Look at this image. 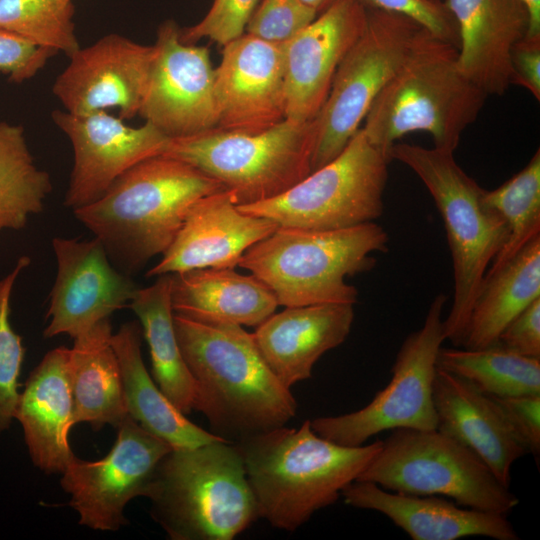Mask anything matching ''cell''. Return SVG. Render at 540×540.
<instances>
[{
	"label": "cell",
	"mask_w": 540,
	"mask_h": 540,
	"mask_svg": "<svg viewBox=\"0 0 540 540\" xmlns=\"http://www.w3.org/2000/svg\"><path fill=\"white\" fill-rule=\"evenodd\" d=\"M174 326L194 381L193 410L205 416L211 433L239 443L286 426L295 417L291 389L272 372L243 326L177 314Z\"/></svg>",
	"instance_id": "1"
},
{
	"label": "cell",
	"mask_w": 540,
	"mask_h": 540,
	"mask_svg": "<svg viewBox=\"0 0 540 540\" xmlns=\"http://www.w3.org/2000/svg\"><path fill=\"white\" fill-rule=\"evenodd\" d=\"M221 190L198 168L161 154L131 167L99 199L73 213L130 275L170 247L196 201Z\"/></svg>",
	"instance_id": "2"
},
{
	"label": "cell",
	"mask_w": 540,
	"mask_h": 540,
	"mask_svg": "<svg viewBox=\"0 0 540 540\" xmlns=\"http://www.w3.org/2000/svg\"><path fill=\"white\" fill-rule=\"evenodd\" d=\"M259 516L294 531L318 510L335 503L381 448L382 440L343 446L319 436L306 420L236 443Z\"/></svg>",
	"instance_id": "3"
},
{
	"label": "cell",
	"mask_w": 540,
	"mask_h": 540,
	"mask_svg": "<svg viewBox=\"0 0 540 540\" xmlns=\"http://www.w3.org/2000/svg\"><path fill=\"white\" fill-rule=\"evenodd\" d=\"M487 97L459 69L458 47L421 28L361 129L387 157L396 141L412 132H426L434 147L454 152Z\"/></svg>",
	"instance_id": "4"
},
{
	"label": "cell",
	"mask_w": 540,
	"mask_h": 540,
	"mask_svg": "<svg viewBox=\"0 0 540 540\" xmlns=\"http://www.w3.org/2000/svg\"><path fill=\"white\" fill-rule=\"evenodd\" d=\"M146 497L172 540H232L260 518L242 453L224 440L172 448Z\"/></svg>",
	"instance_id": "5"
},
{
	"label": "cell",
	"mask_w": 540,
	"mask_h": 540,
	"mask_svg": "<svg viewBox=\"0 0 540 540\" xmlns=\"http://www.w3.org/2000/svg\"><path fill=\"white\" fill-rule=\"evenodd\" d=\"M389 236L376 222L329 231L278 227L248 248L238 266L275 295L278 305L356 304L349 276L370 271Z\"/></svg>",
	"instance_id": "6"
},
{
	"label": "cell",
	"mask_w": 540,
	"mask_h": 540,
	"mask_svg": "<svg viewBox=\"0 0 540 540\" xmlns=\"http://www.w3.org/2000/svg\"><path fill=\"white\" fill-rule=\"evenodd\" d=\"M388 158L403 163L419 177L443 219L454 280L444 336L462 346L478 290L508 237L506 224L485 202V189L458 165L454 152L395 143Z\"/></svg>",
	"instance_id": "7"
},
{
	"label": "cell",
	"mask_w": 540,
	"mask_h": 540,
	"mask_svg": "<svg viewBox=\"0 0 540 540\" xmlns=\"http://www.w3.org/2000/svg\"><path fill=\"white\" fill-rule=\"evenodd\" d=\"M314 119L285 118L259 132L213 128L170 138L162 155L182 160L220 182L236 205L274 198L312 172Z\"/></svg>",
	"instance_id": "8"
},
{
	"label": "cell",
	"mask_w": 540,
	"mask_h": 540,
	"mask_svg": "<svg viewBox=\"0 0 540 540\" xmlns=\"http://www.w3.org/2000/svg\"><path fill=\"white\" fill-rule=\"evenodd\" d=\"M356 481L403 494L449 497L463 507L501 514L519 503L474 452L437 429L392 430Z\"/></svg>",
	"instance_id": "9"
},
{
	"label": "cell",
	"mask_w": 540,
	"mask_h": 540,
	"mask_svg": "<svg viewBox=\"0 0 540 540\" xmlns=\"http://www.w3.org/2000/svg\"><path fill=\"white\" fill-rule=\"evenodd\" d=\"M390 160L360 128L344 150L284 193L237 205L280 227L329 231L375 222L384 210Z\"/></svg>",
	"instance_id": "10"
},
{
	"label": "cell",
	"mask_w": 540,
	"mask_h": 540,
	"mask_svg": "<svg viewBox=\"0 0 540 540\" xmlns=\"http://www.w3.org/2000/svg\"><path fill=\"white\" fill-rule=\"evenodd\" d=\"M366 6L364 30L340 62L328 96L314 118L312 171L344 150L424 28L403 14Z\"/></svg>",
	"instance_id": "11"
},
{
	"label": "cell",
	"mask_w": 540,
	"mask_h": 540,
	"mask_svg": "<svg viewBox=\"0 0 540 540\" xmlns=\"http://www.w3.org/2000/svg\"><path fill=\"white\" fill-rule=\"evenodd\" d=\"M446 300L443 293L434 297L422 326L403 341L389 383L369 404L351 413L310 420L319 436L343 446H360L387 430L437 428L433 382L445 341Z\"/></svg>",
	"instance_id": "12"
},
{
	"label": "cell",
	"mask_w": 540,
	"mask_h": 540,
	"mask_svg": "<svg viewBox=\"0 0 540 540\" xmlns=\"http://www.w3.org/2000/svg\"><path fill=\"white\" fill-rule=\"evenodd\" d=\"M117 437L100 460L76 456L62 473V489L69 506L79 514V524L99 531H116L128 524L124 515L132 499L146 497L155 470L172 449L127 415L116 427Z\"/></svg>",
	"instance_id": "13"
},
{
	"label": "cell",
	"mask_w": 540,
	"mask_h": 540,
	"mask_svg": "<svg viewBox=\"0 0 540 540\" xmlns=\"http://www.w3.org/2000/svg\"><path fill=\"white\" fill-rule=\"evenodd\" d=\"M138 115L169 138L217 127L215 68L206 46L184 43L174 20L158 28Z\"/></svg>",
	"instance_id": "14"
},
{
	"label": "cell",
	"mask_w": 540,
	"mask_h": 540,
	"mask_svg": "<svg viewBox=\"0 0 540 540\" xmlns=\"http://www.w3.org/2000/svg\"><path fill=\"white\" fill-rule=\"evenodd\" d=\"M51 118L73 149L64 198V205L72 210L99 199L137 163L161 155L170 139L150 123L132 127L104 110L88 114L54 110Z\"/></svg>",
	"instance_id": "15"
},
{
	"label": "cell",
	"mask_w": 540,
	"mask_h": 540,
	"mask_svg": "<svg viewBox=\"0 0 540 540\" xmlns=\"http://www.w3.org/2000/svg\"><path fill=\"white\" fill-rule=\"evenodd\" d=\"M52 248L57 273L49 297L45 338L67 334L74 339L129 306L139 287L130 275L115 268L97 238L55 237Z\"/></svg>",
	"instance_id": "16"
},
{
	"label": "cell",
	"mask_w": 540,
	"mask_h": 540,
	"mask_svg": "<svg viewBox=\"0 0 540 540\" xmlns=\"http://www.w3.org/2000/svg\"><path fill=\"white\" fill-rule=\"evenodd\" d=\"M153 56V45L105 35L69 57L52 93L73 114L118 108L120 118L131 119L138 115Z\"/></svg>",
	"instance_id": "17"
},
{
	"label": "cell",
	"mask_w": 540,
	"mask_h": 540,
	"mask_svg": "<svg viewBox=\"0 0 540 540\" xmlns=\"http://www.w3.org/2000/svg\"><path fill=\"white\" fill-rule=\"evenodd\" d=\"M217 128L259 132L286 118L285 43L244 33L215 68Z\"/></svg>",
	"instance_id": "18"
},
{
	"label": "cell",
	"mask_w": 540,
	"mask_h": 540,
	"mask_svg": "<svg viewBox=\"0 0 540 540\" xmlns=\"http://www.w3.org/2000/svg\"><path fill=\"white\" fill-rule=\"evenodd\" d=\"M366 19L362 0H342L285 43L287 119L307 122L317 116L340 62L362 34Z\"/></svg>",
	"instance_id": "19"
},
{
	"label": "cell",
	"mask_w": 540,
	"mask_h": 540,
	"mask_svg": "<svg viewBox=\"0 0 540 540\" xmlns=\"http://www.w3.org/2000/svg\"><path fill=\"white\" fill-rule=\"evenodd\" d=\"M271 219L240 211L228 190L204 196L148 277L197 268H235L244 252L278 228Z\"/></svg>",
	"instance_id": "20"
},
{
	"label": "cell",
	"mask_w": 540,
	"mask_h": 540,
	"mask_svg": "<svg viewBox=\"0 0 540 540\" xmlns=\"http://www.w3.org/2000/svg\"><path fill=\"white\" fill-rule=\"evenodd\" d=\"M458 30V66L489 95L511 85L512 47L528 32L524 0H445Z\"/></svg>",
	"instance_id": "21"
},
{
	"label": "cell",
	"mask_w": 540,
	"mask_h": 540,
	"mask_svg": "<svg viewBox=\"0 0 540 540\" xmlns=\"http://www.w3.org/2000/svg\"><path fill=\"white\" fill-rule=\"evenodd\" d=\"M352 507L377 511L388 517L413 540H457L484 536L495 540L520 537L506 514L463 508L435 495H410L354 481L341 493Z\"/></svg>",
	"instance_id": "22"
},
{
	"label": "cell",
	"mask_w": 540,
	"mask_h": 540,
	"mask_svg": "<svg viewBox=\"0 0 540 540\" xmlns=\"http://www.w3.org/2000/svg\"><path fill=\"white\" fill-rule=\"evenodd\" d=\"M352 304L285 307L256 327V345L272 372L291 389L312 376L315 363L341 345L354 321Z\"/></svg>",
	"instance_id": "23"
},
{
	"label": "cell",
	"mask_w": 540,
	"mask_h": 540,
	"mask_svg": "<svg viewBox=\"0 0 540 540\" xmlns=\"http://www.w3.org/2000/svg\"><path fill=\"white\" fill-rule=\"evenodd\" d=\"M69 354L64 346L46 353L27 378L15 412L34 466L47 474H62L75 456L69 444L74 426Z\"/></svg>",
	"instance_id": "24"
},
{
	"label": "cell",
	"mask_w": 540,
	"mask_h": 540,
	"mask_svg": "<svg viewBox=\"0 0 540 540\" xmlns=\"http://www.w3.org/2000/svg\"><path fill=\"white\" fill-rule=\"evenodd\" d=\"M437 430L474 452L506 487L514 462L527 450L493 399L437 367L433 382Z\"/></svg>",
	"instance_id": "25"
},
{
	"label": "cell",
	"mask_w": 540,
	"mask_h": 540,
	"mask_svg": "<svg viewBox=\"0 0 540 540\" xmlns=\"http://www.w3.org/2000/svg\"><path fill=\"white\" fill-rule=\"evenodd\" d=\"M171 278L173 312L192 320L257 327L279 306L261 280L234 268H197Z\"/></svg>",
	"instance_id": "26"
},
{
	"label": "cell",
	"mask_w": 540,
	"mask_h": 540,
	"mask_svg": "<svg viewBox=\"0 0 540 540\" xmlns=\"http://www.w3.org/2000/svg\"><path fill=\"white\" fill-rule=\"evenodd\" d=\"M142 336V328L137 321L122 324L111 336L121 370L128 415L174 449L223 440L191 422L163 394L145 367L141 352Z\"/></svg>",
	"instance_id": "27"
},
{
	"label": "cell",
	"mask_w": 540,
	"mask_h": 540,
	"mask_svg": "<svg viewBox=\"0 0 540 540\" xmlns=\"http://www.w3.org/2000/svg\"><path fill=\"white\" fill-rule=\"evenodd\" d=\"M110 318L74 338L69 369L74 425L89 423L94 431L116 428L128 415L119 362L111 344Z\"/></svg>",
	"instance_id": "28"
},
{
	"label": "cell",
	"mask_w": 540,
	"mask_h": 540,
	"mask_svg": "<svg viewBox=\"0 0 540 540\" xmlns=\"http://www.w3.org/2000/svg\"><path fill=\"white\" fill-rule=\"evenodd\" d=\"M539 297L540 236H537L502 267L485 274L462 346L481 349L496 344L505 327Z\"/></svg>",
	"instance_id": "29"
},
{
	"label": "cell",
	"mask_w": 540,
	"mask_h": 540,
	"mask_svg": "<svg viewBox=\"0 0 540 540\" xmlns=\"http://www.w3.org/2000/svg\"><path fill=\"white\" fill-rule=\"evenodd\" d=\"M171 274L139 287L129 304L139 319L148 344L153 379L169 401L183 414L194 407L195 386L184 361L174 326L171 303Z\"/></svg>",
	"instance_id": "30"
},
{
	"label": "cell",
	"mask_w": 540,
	"mask_h": 540,
	"mask_svg": "<svg viewBox=\"0 0 540 540\" xmlns=\"http://www.w3.org/2000/svg\"><path fill=\"white\" fill-rule=\"evenodd\" d=\"M437 367L493 397L540 394V358L498 344L481 349L442 348Z\"/></svg>",
	"instance_id": "31"
},
{
	"label": "cell",
	"mask_w": 540,
	"mask_h": 540,
	"mask_svg": "<svg viewBox=\"0 0 540 540\" xmlns=\"http://www.w3.org/2000/svg\"><path fill=\"white\" fill-rule=\"evenodd\" d=\"M51 191L50 175L36 166L23 127L0 121V231L24 228Z\"/></svg>",
	"instance_id": "32"
},
{
	"label": "cell",
	"mask_w": 540,
	"mask_h": 540,
	"mask_svg": "<svg viewBox=\"0 0 540 540\" xmlns=\"http://www.w3.org/2000/svg\"><path fill=\"white\" fill-rule=\"evenodd\" d=\"M484 199L501 216L508 230L504 245L487 270L493 272L540 236V150L512 178L496 189L485 190Z\"/></svg>",
	"instance_id": "33"
},
{
	"label": "cell",
	"mask_w": 540,
	"mask_h": 540,
	"mask_svg": "<svg viewBox=\"0 0 540 540\" xmlns=\"http://www.w3.org/2000/svg\"><path fill=\"white\" fill-rule=\"evenodd\" d=\"M72 0H0V28L70 57L79 48Z\"/></svg>",
	"instance_id": "34"
},
{
	"label": "cell",
	"mask_w": 540,
	"mask_h": 540,
	"mask_svg": "<svg viewBox=\"0 0 540 540\" xmlns=\"http://www.w3.org/2000/svg\"><path fill=\"white\" fill-rule=\"evenodd\" d=\"M29 264L28 256L20 257L12 271L0 279V434L15 419L20 395L19 376L25 348L21 336L10 324V299L18 276Z\"/></svg>",
	"instance_id": "35"
},
{
	"label": "cell",
	"mask_w": 540,
	"mask_h": 540,
	"mask_svg": "<svg viewBox=\"0 0 540 540\" xmlns=\"http://www.w3.org/2000/svg\"><path fill=\"white\" fill-rule=\"evenodd\" d=\"M317 13L301 0H262L245 33L274 43H286L307 27Z\"/></svg>",
	"instance_id": "36"
},
{
	"label": "cell",
	"mask_w": 540,
	"mask_h": 540,
	"mask_svg": "<svg viewBox=\"0 0 540 540\" xmlns=\"http://www.w3.org/2000/svg\"><path fill=\"white\" fill-rule=\"evenodd\" d=\"M258 0H214L204 18L197 24L180 29L184 43H196L203 38L226 45L245 33L247 23Z\"/></svg>",
	"instance_id": "37"
},
{
	"label": "cell",
	"mask_w": 540,
	"mask_h": 540,
	"mask_svg": "<svg viewBox=\"0 0 540 540\" xmlns=\"http://www.w3.org/2000/svg\"><path fill=\"white\" fill-rule=\"evenodd\" d=\"M366 5L403 14L430 33L458 47L456 23L443 2L432 0H362Z\"/></svg>",
	"instance_id": "38"
},
{
	"label": "cell",
	"mask_w": 540,
	"mask_h": 540,
	"mask_svg": "<svg viewBox=\"0 0 540 540\" xmlns=\"http://www.w3.org/2000/svg\"><path fill=\"white\" fill-rule=\"evenodd\" d=\"M56 55L0 28V72L9 81L22 83L34 77Z\"/></svg>",
	"instance_id": "39"
},
{
	"label": "cell",
	"mask_w": 540,
	"mask_h": 540,
	"mask_svg": "<svg viewBox=\"0 0 540 540\" xmlns=\"http://www.w3.org/2000/svg\"><path fill=\"white\" fill-rule=\"evenodd\" d=\"M490 397L527 452L539 457L540 394Z\"/></svg>",
	"instance_id": "40"
},
{
	"label": "cell",
	"mask_w": 540,
	"mask_h": 540,
	"mask_svg": "<svg viewBox=\"0 0 540 540\" xmlns=\"http://www.w3.org/2000/svg\"><path fill=\"white\" fill-rule=\"evenodd\" d=\"M496 344L523 356L540 358V297L505 327Z\"/></svg>",
	"instance_id": "41"
},
{
	"label": "cell",
	"mask_w": 540,
	"mask_h": 540,
	"mask_svg": "<svg viewBox=\"0 0 540 540\" xmlns=\"http://www.w3.org/2000/svg\"><path fill=\"white\" fill-rule=\"evenodd\" d=\"M511 84L527 89L540 100V38L524 37L510 54Z\"/></svg>",
	"instance_id": "42"
},
{
	"label": "cell",
	"mask_w": 540,
	"mask_h": 540,
	"mask_svg": "<svg viewBox=\"0 0 540 540\" xmlns=\"http://www.w3.org/2000/svg\"><path fill=\"white\" fill-rule=\"evenodd\" d=\"M529 16L530 24L526 37L540 38V0H524Z\"/></svg>",
	"instance_id": "43"
},
{
	"label": "cell",
	"mask_w": 540,
	"mask_h": 540,
	"mask_svg": "<svg viewBox=\"0 0 540 540\" xmlns=\"http://www.w3.org/2000/svg\"><path fill=\"white\" fill-rule=\"evenodd\" d=\"M301 1L304 4H306L308 7L313 9L317 13V15H319L342 0H301Z\"/></svg>",
	"instance_id": "44"
},
{
	"label": "cell",
	"mask_w": 540,
	"mask_h": 540,
	"mask_svg": "<svg viewBox=\"0 0 540 540\" xmlns=\"http://www.w3.org/2000/svg\"><path fill=\"white\" fill-rule=\"evenodd\" d=\"M432 1H435V2H442V0H432Z\"/></svg>",
	"instance_id": "45"
}]
</instances>
